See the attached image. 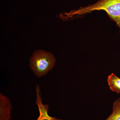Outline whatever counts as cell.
Returning <instances> with one entry per match:
<instances>
[{
  "label": "cell",
  "mask_w": 120,
  "mask_h": 120,
  "mask_svg": "<svg viewBox=\"0 0 120 120\" xmlns=\"http://www.w3.org/2000/svg\"><path fill=\"white\" fill-rule=\"evenodd\" d=\"M105 11L112 21L115 22L120 29V0H99L94 4L80 8L77 10L62 14L61 16L65 19L74 16H81L94 11Z\"/></svg>",
  "instance_id": "6da1fadb"
},
{
  "label": "cell",
  "mask_w": 120,
  "mask_h": 120,
  "mask_svg": "<svg viewBox=\"0 0 120 120\" xmlns=\"http://www.w3.org/2000/svg\"><path fill=\"white\" fill-rule=\"evenodd\" d=\"M56 59L50 53L43 51L35 52L31 58L30 65L35 75L40 77L46 75L54 67Z\"/></svg>",
  "instance_id": "7a4b0ae2"
},
{
  "label": "cell",
  "mask_w": 120,
  "mask_h": 120,
  "mask_svg": "<svg viewBox=\"0 0 120 120\" xmlns=\"http://www.w3.org/2000/svg\"><path fill=\"white\" fill-rule=\"evenodd\" d=\"M40 89L39 86L36 87L37 92V99L36 103L38 105L39 112V116L38 118V120H62L54 117H52L49 116L47 111L49 109V106L47 105H43L40 95Z\"/></svg>",
  "instance_id": "3957f363"
},
{
  "label": "cell",
  "mask_w": 120,
  "mask_h": 120,
  "mask_svg": "<svg viewBox=\"0 0 120 120\" xmlns=\"http://www.w3.org/2000/svg\"><path fill=\"white\" fill-rule=\"evenodd\" d=\"M12 106L9 99L0 94V120H10Z\"/></svg>",
  "instance_id": "277c9868"
},
{
  "label": "cell",
  "mask_w": 120,
  "mask_h": 120,
  "mask_svg": "<svg viewBox=\"0 0 120 120\" xmlns=\"http://www.w3.org/2000/svg\"><path fill=\"white\" fill-rule=\"evenodd\" d=\"M107 82L110 89L117 94H120V78L113 73L108 76Z\"/></svg>",
  "instance_id": "5b68a950"
},
{
  "label": "cell",
  "mask_w": 120,
  "mask_h": 120,
  "mask_svg": "<svg viewBox=\"0 0 120 120\" xmlns=\"http://www.w3.org/2000/svg\"><path fill=\"white\" fill-rule=\"evenodd\" d=\"M105 120H120V98L114 102L112 113Z\"/></svg>",
  "instance_id": "8992f818"
}]
</instances>
